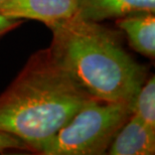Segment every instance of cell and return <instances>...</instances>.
<instances>
[{"instance_id":"cell-1","label":"cell","mask_w":155,"mask_h":155,"mask_svg":"<svg viewBox=\"0 0 155 155\" xmlns=\"http://www.w3.org/2000/svg\"><path fill=\"white\" fill-rule=\"evenodd\" d=\"M92 98L49 48L41 49L0 95V130L20 138L39 154Z\"/></svg>"},{"instance_id":"cell-2","label":"cell","mask_w":155,"mask_h":155,"mask_svg":"<svg viewBox=\"0 0 155 155\" xmlns=\"http://www.w3.org/2000/svg\"><path fill=\"white\" fill-rule=\"evenodd\" d=\"M48 26L52 54L93 98L132 106L146 69L127 54L116 32L77 15Z\"/></svg>"},{"instance_id":"cell-3","label":"cell","mask_w":155,"mask_h":155,"mask_svg":"<svg viewBox=\"0 0 155 155\" xmlns=\"http://www.w3.org/2000/svg\"><path fill=\"white\" fill-rule=\"evenodd\" d=\"M132 106L92 98L52 137L39 154L100 155L129 117Z\"/></svg>"},{"instance_id":"cell-4","label":"cell","mask_w":155,"mask_h":155,"mask_svg":"<svg viewBox=\"0 0 155 155\" xmlns=\"http://www.w3.org/2000/svg\"><path fill=\"white\" fill-rule=\"evenodd\" d=\"M78 6L79 0H4L0 4V12L20 19H35L48 25L74 17Z\"/></svg>"},{"instance_id":"cell-5","label":"cell","mask_w":155,"mask_h":155,"mask_svg":"<svg viewBox=\"0 0 155 155\" xmlns=\"http://www.w3.org/2000/svg\"><path fill=\"white\" fill-rule=\"evenodd\" d=\"M155 130L151 129L134 114L129 117L113 139L110 155H153Z\"/></svg>"},{"instance_id":"cell-6","label":"cell","mask_w":155,"mask_h":155,"mask_svg":"<svg viewBox=\"0 0 155 155\" xmlns=\"http://www.w3.org/2000/svg\"><path fill=\"white\" fill-rule=\"evenodd\" d=\"M140 11L155 12V0H79L77 16L100 22Z\"/></svg>"},{"instance_id":"cell-7","label":"cell","mask_w":155,"mask_h":155,"mask_svg":"<svg viewBox=\"0 0 155 155\" xmlns=\"http://www.w3.org/2000/svg\"><path fill=\"white\" fill-rule=\"evenodd\" d=\"M117 26L126 33L130 45L136 51L149 58L155 57L154 12L140 11L119 17Z\"/></svg>"},{"instance_id":"cell-8","label":"cell","mask_w":155,"mask_h":155,"mask_svg":"<svg viewBox=\"0 0 155 155\" xmlns=\"http://www.w3.org/2000/svg\"><path fill=\"white\" fill-rule=\"evenodd\" d=\"M132 114L155 130V79L153 75L139 89L132 105Z\"/></svg>"},{"instance_id":"cell-9","label":"cell","mask_w":155,"mask_h":155,"mask_svg":"<svg viewBox=\"0 0 155 155\" xmlns=\"http://www.w3.org/2000/svg\"><path fill=\"white\" fill-rule=\"evenodd\" d=\"M9 149L31 150L28 145L20 138L0 130V152Z\"/></svg>"},{"instance_id":"cell-10","label":"cell","mask_w":155,"mask_h":155,"mask_svg":"<svg viewBox=\"0 0 155 155\" xmlns=\"http://www.w3.org/2000/svg\"><path fill=\"white\" fill-rule=\"evenodd\" d=\"M22 23V19L5 15L0 12V36Z\"/></svg>"},{"instance_id":"cell-11","label":"cell","mask_w":155,"mask_h":155,"mask_svg":"<svg viewBox=\"0 0 155 155\" xmlns=\"http://www.w3.org/2000/svg\"><path fill=\"white\" fill-rule=\"evenodd\" d=\"M3 1H4V0H0V4H1V3H2Z\"/></svg>"}]
</instances>
